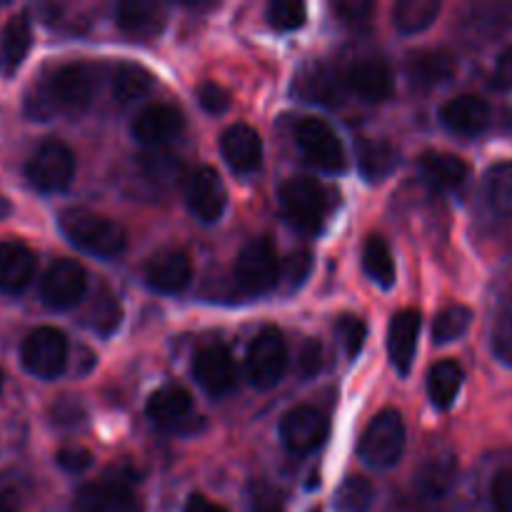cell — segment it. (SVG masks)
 I'll return each mask as SVG.
<instances>
[{
    "mask_svg": "<svg viewBox=\"0 0 512 512\" xmlns=\"http://www.w3.org/2000/svg\"><path fill=\"white\" fill-rule=\"evenodd\" d=\"M93 95V73L83 63H65L40 78L25 95V113L33 120L73 115L88 108Z\"/></svg>",
    "mask_w": 512,
    "mask_h": 512,
    "instance_id": "1",
    "label": "cell"
},
{
    "mask_svg": "<svg viewBox=\"0 0 512 512\" xmlns=\"http://www.w3.org/2000/svg\"><path fill=\"white\" fill-rule=\"evenodd\" d=\"M60 230L75 248L95 258H118L125 250V230L115 220L90 213V210H65L60 215Z\"/></svg>",
    "mask_w": 512,
    "mask_h": 512,
    "instance_id": "2",
    "label": "cell"
},
{
    "mask_svg": "<svg viewBox=\"0 0 512 512\" xmlns=\"http://www.w3.org/2000/svg\"><path fill=\"white\" fill-rule=\"evenodd\" d=\"M330 208H333V198L318 180L298 175L280 185V210H283L285 220L300 233H320Z\"/></svg>",
    "mask_w": 512,
    "mask_h": 512,
    "instance_id": "3",
    "label": "cell"
},
{
    "mask_svg": "<svg viewBox=\"0 0 512 512\" xmlns=\"http://www.w3.org/2000/svg\"><path fill=\"white\" fill-rule=\"evenodd\" d=\"M235 283L245 295H268L283 283V260L268 238H255L238 253Z\"/></svg>",
    "mask_w": 512,
    "mask_h": 512,
    "instance_id": "4",
    "label": "cell"
},
{
    "mask_svg": "<svg viewBox=\"0 0 512 512\" xmlns=\"http://www.w3.org/2000/svg\"><path fill=\"white\" fill-rule=\"evenodd\" d=\"M405 450L403 415L395 410H383L370 420L358 443V455L370 468H393Z\"/></svg>",
    "mask_w": 512,
    "mask_h": 512,
    "instance_id": "5",
    "label": "cell"
},
{
    "mask_svg": "<svg viewBox=\"0 0 512 512\" xmlns=\"http://www.w3.org/2000/svg\"><path fill=\"white\" fill-rule=\"evenodd\" d=\"M75 175V155L60 140H45L30 155L25 165V178L40 193H58L70 185Z\"/></svg>",
    "mask_w": 512,
    "mask_h": 512,
    "instance_id": "6",
    "label": "cell"
},
{
    "mask_svg": "<svg viewBox=\"0 0 512 512\" xmlns=\"http://www.w3.org/2000/svg\"><path fill=\"white\" fill-rule=\"evenodd\" d=\"M295 143L315 168L325 170V173H343L345 170L343 143L328 120L315 118V115L300 120L295 125Z\"/></svg>",
    "mask_w": 512,
    "mask_h": 512,
    "instance_id": "7",
    "label": "cell"
},
{
    "mask_svg": "<svg viewBox=\"0 0 512 512\" xmlns=\"http://www.w3.org/2000/svg\"><path fill=\"white\" fill-rule=\"evenodd\" d=\"M285 365H288V348H285L283 333L268 325L250 343L248 358H245L248 380L260 390L273 388L283 378Z\"/></svg>",
    "mask_w": 512,
    "mask_h": 512,
    "instance_id": "8",
    "label": "cell"
},
{
    "mask_svg": "<svg viewBox=\"0 0 512 512\" xmlns=\"http://www.w3.org/2000/svg\"><path fill=\"white\" fill-rule=\"evenodd\" d=\"M20 360L35 378H58L68 363V340L58 328H38L23 340Z\"/></svg>",
    "mask_w": 512,
    "mask_h": 512,
    "instance_id": "9",
    "label": "cell"
},
{
    "mask_svg": "<svg viewBox=\"0 0 512 512\" xmlns=\"http://www.w3.org/2000/svg\"><path fill=\"white\" fill-rule=\"evenodd\" d=\"M185 200H188L190 213L203 223H215L223 218L225 205H228V190H225L218 170L210 165L195 168L185 183Z\"/></svg>",
    "mask_w": 512,
    "mask_h": 512,
    "instance_id": "10",
    "label": "cell"
},
{
    "mask_svg": "<svg viewBox=\"0 0 512 512\" xmlns=\"http://www.w3.org/2000/svg\"><path fill=\"white\" fill-rule=\"evenodd\" d=\"M85 285H88V275L78 260H55L40 283V298L48 308L68 310L83 298Z\"/></svg>",
    "mask_w": 512,
    "mask_h": 512,
    "instance_id": "11",
    "label": "cell"
},
{
    "mask_svg": "<svg viewBox=\"0 0 512 512\" xmlns=\"http://www.w3.org/2000/svg\"><path fill=\"white\" fill-rule=\"evenodd\" d=\"M328 418L310 405L290 410L280 423V438L293 455H308L318 450L328 438Z\"/></svg>",
    "mask_w": 512,
    "mask_h": 512,
    "instance_id": "12",
    "label": "cell"
},
{
    "mask_svg": "<svg viewBox=\"0 0 512 512\" xmlns=\"http://www.w3.org/2000/svg\"><path fill=\"white\" fill-rule=\"evenodd\" d=\"M193 375L200 388L213 398L228 395L235 388V363L225 345H205L195 353Z\"/></svg>",
    "mask_w": 512,
    "mask_h": 512,
    "instance_id": "13",
    "label": "cell"
},
{
    "mask_svg": "<svg viewBox=\"0 0 512 512\" xmlns=\"http://www.w3.org/2000/svg\"><path fill=\"white\" fill-rule=\"evenodd\" d=\"M185 128V115L180 113L175 105L168 103H155L140 110L133 120V135L143 145L150 148H160V145L170 143L178 138Z\"/></svg>",
    "mask_w": 512,
    "mask_h": 512,
    "instance_id": "14",
    "label": "cell"
},
{
    "mask_svg": "<svg viewBox=\"0 0 512 512\" xmlns=\"http://www.w3.org/2000/svg\"><path fill=\"white\" fill-rule=\"evenodd\" d=\"M458 70V60L448 50H413L405 60V75L415 90H433L448 83Z\"/></svg>",
    "mask_w": 512,
    "mask_h": 512,
    "instance_id": "15",
    "label": "cell"
},
{
    "mask_svg": "<svg viewBox=\"0 0 512 512\" xmlns=\"http://www.w3.org/2000/svg\"><path fill=\"white\" fill-rule=\"evenodd\" d=\"M193 280V263L183 250H160L145 265V283L165 295H175Z\"/></svg>",
    "mask_w": 512,
    "mask_h": 512,
    "instance_id": "16",
    "label": "cell"
},
{
    "mask_svg": "<svg viewBox=\"0 0 512 512\" xmlns=\"http://www.w3.org/2000/svg\"><path fill=\"white\" fill-rule=\"evenodd\" d=\"M75 512H138V500L123 480H100L78 490Z\"/></svg>",
    "mask_w": 512,
    "mask_h": 512,
    "instance_id": "17",
    "label": "cell"
},
{
    "mask_svg": "<svg viewBox=\"0 0 512 512\" xmlns=\"http://www.w3.org/2000/svg\"><path fill=\"white\" fill-rule=\"evenodd\" d=\"M220 153L235 173L250 175L263 165V140L250 125H230L220 138Z\"/></svg>",
    "mask_w": 512,
    "mask_h": 512,
    "instance_id": "18",
    "label": "cell"
},
{
    "mask_svg": "<svg viewBox=\"0 0 512 512\" xmlns=\"http://www.w3.org/2000/svg\"><path fill=\"white\" fill-rule=\"evenodd\" d=\"M345 83H348V88L353 90V93L370 100V103H383V100H388L395 90L393 70H390V65L380 58L355 60L348 68Z\"/></svg>",
    "mask_w": 512,
    "mask_h": 512,
    "instance_id": "19",
    "label": "cell"
},
{
    "mask_svg": "<svg viewBox=\"0 0 512 512\" xmlns=\"http://www.w3.org/2000/svg\"><path fill=\"white\" fill-rule=\"evenodd\" d=\"M490 118H493V113H490L488 100H483L480 95H458V98L448 100L440 108V120H443L445 128L458 135H465V138L485 133Z\"/></svg>",
    "mask_w": 512,
    "mask_h": 512,
    "instance_id": "20",
    "label": "cell"
},
{
    "mask_svg": "<svg viewBox=\"0 0 512 512\" xmlns=\"http://www.w3.org/2000/svg\"><path fill=\"white\" fill-rule=\"evenodd\" d=\"M420 313L418 310H400L393 315L388 330V355L393 368L400 375L410 373V365H413L415 350H418V338H420Z\"/></svg>",
    "mask_w": 512,
    "mask_h": 512,
    "instance_id": "21",
    "label": "cell"
},
{
    "mask_svg": "<svg viewBox=\"0 0 512 512\" xmlns=\"http://www.w3.org/2000/svg\"><path fill=\"white\" fill-rule=\"evenodd\" d=\"M35 253L18 240L0 243V290L8 295L23 293L35 275Z\"/></svg>",
    "mask_w": 512,
    "mask_h": 512,
    "instance_id": "22",
    "label": "cell"
},
{
    "mask_svg": "<svg viewBox=\"0 0 512 512\" xmlns=\"http://www.w3.org/2000/svg\"><path fill=\"white\" fill-rule=\"evenodd\" d=\"M118 28L133 38H155L163 33L168 8L160 3H120L118 5Z\"/></svg>",
    "mask_w": 512,
    "mask_h": 512,
    "instance_id": "23",
    "label": "cell"
},
{
    "mask_svg": "<svg viewBox=\"0 0 512 512\" xmlns=\"http://www.w3.org/2000/svg\"><path fill=\"white\" fill-rule=\"evenodd\" d=\"M420 173L438 190H460L470 178V168L463 158L453 153H430L420 155Z\"/></svg>",
    "mask_w": 512,
    "mask_h": 512,
    "instance_id": "24",
    "label": "cell"
},
{
    "mask_svg": "<svg viewBox=\"0 0 512 512\" xmlns=\"http://www.w3.org/2000/svg\"><path fill=\"white\" fill-rule=\"evenodd\" d=\"M193 413V398L180 385H165L148 400V418L160 428H178Z\"/></svg>",
    "mask_w": 512,
    "mask_h": 512,
    "instance_id": "25",
    "label": "cell"
},
{
    "mask_svg": "<svg viewBox=\"0 0 512 512\" xmlns=\"http://www.w3.org/2000/svg\"><path fill=\"white\" fill-rule=\"evenodd\" d=\"M33 45V30H30L28 13H18L8 20L3 35H0V70L3 75H13L23 65Z\"/></svg>",
    "mask_w": 512,
    "mask_h": 512,
    "instance_id": "26",
    "label": "cell"
},
{
    "mask_svg": "<svg viewBox=\"0 0 512 512\" xmlns=\"http://www.w3.org/2000/svg\"><path fill=\"white\" fill-rule=\"evenodd\" d=\"M293 93L298 98L308 100V103H323V105H335L340 103V85L335 78L333 70H328L325 65H310L303 73L295 75Z\"/></svg>",
    "mask_w": 512,
    "mask_h": 512,
    "instance_id": "27",
    "label": "cell"
},
{
    "mask_svg": "<svg viewBox=\"0 0 512 512\" xmlns=\"http://www.w3.org/2000/svg\"><path fill=\"white\" fill-rule=\"evenodd\" d=\"M358 165L370 183H380L400 165V150L390 140H360Z\"/></svg>",
    "mask_w": 512,
    "mask_h": 512,
    "instance_id": "28",
    "label": "cell"
},
{
    "mask_svg": "<svg viewBox=\"0 0 512 512\" xmlns=\"http://www.w3.org/2000/svg\"><path fill=\"white\" fill-rule=\"evenodd\" d=\"M463 368H460L458 360L448 358V360H440L430 368L428 373V393L430 400H433L435 408L440 410H448L450 405L455 403L458 398L460 388H463Z\"/></svg>",
    "mask_w": 512,
    "mask_h": 512,
    "instance_id": "29",
    "label": "cell"
},
{
    "mask_svg": "<svg viewBox=\"0 0 512 512\" xmlns=\"http://www.w3.org/2000/svg\"><path fill=\"white\" fill-rule=\"evenodd\" d=\"M440 0H398L393 8V23L400 33H423L438 20Z\"/></svg>",
    "mask_w": 512,
    "mask_h": 512,
    "instance_id": "30",
    "label": "cell"
},
{
    "mask_svg": "<svg viewBox=\"0 0 512 512\" xmlns=\"http://www.w3.org/2000/svg\"><path fill=\"white\" fill-rule=\"evenodd\" d=\"M155 78L138 63H120L113 73V95L120 103H135L153 90Z\"/></svg>",
    "mask_w": 512,
    "mask_h": 512,
    "instance_id": "31",
    "label": "cell"
},
{
    "mask_svg": "<svg viewBox=\"0 0 512 512\" xmlns=\"http://www.w3.org/2000/svg\"><path fill=\"white\" fill-rule=\"evenodd\" d=\"M455 478V458L453 455L443 453L430 458L428 463L423 465L418 475H415V485H418L420 495L425 498H443L448 493V488L453 485Z\"/></svg>",
    "mask_w": 512,
    "mask_h": 512,
    "instance_id": "32",
    "label": "cell"
},
{
    "mask_svg": "<svg viewBox=\"0 0 512 512\" xmlns=\"http://www.w3.org/2000/svg\"><path fill=\"white\" fill-rule=\"evenodd\" d=\"M485 203L498 218L512 215V163L503 160L485 173Z\"/></svg>",
    "mask_w": 512,
    "mask_h": 512,
    "instance_id": "33",
    "label": "cell"
},
{
    "mask_svg": "<svg viewBox=\"0 0 512 512\" xmlns=\"http://www.w3.org/2000/svg\"><path fill=\"white\" fill-rule=\"evenodd\" d=\"M363 270L380 288H390L395 283V260L388 243L380 235H370L363 245Z\"/></svg>",
    "mask_w": 512,
    "mask_h": 512,
    "instance_id": "34",
    "label": "cell"
},
{
    "mask_svg": "<svg viewBox=\"0 0 512 512\" xmlns=\"http://www.w3.org/2000/svg\"><path fill=\"white\" fill-rule=\"evenodd\" d=\"M470 323H473V313L465 305H448L445 310H440L435 315L433 323V340L438 345H448L453 340L463 338L468 333Z\"/></svg>",
    "mask_w": 512,
    "mask_h": 512,
    "instance_id": "35",
    "label": "cell"
},
{
    "mask_svg": "<svg viewBox=\"0 0 512 512\" xmlns=\"http://www.w3.org/2000/svg\"><path fill=\"white\" fill-rule=\"evenodd\" d=\"M375 488L370 480L360 478V475H350L343 480V485L335 493V505L343 512H368L373 508Z\"/></svg>",
    "mask_w": 512,
    "mask_h": 512,
    "instance_id": "36",
    "label": "cell"
},
{
    "mask_svg": "<svg viewBox=\"0 0 512 512\" xmlns=\"http://www.w3.org/2000/svg\"><path fill=\"white\" fill-rule=\"evenodd\" d=\"M120 318H123V310L115 295L103 293L100 298H95L93 310H90V328L98 330L100 335H113L118 330Z\"/></svg>",
    "mask_w": 512,
    "mask_h": 512,
    "instance_id": "37",
    "label": "cell"
},
{
    "mask_svg": "<svg viewBox=\"0 0 512 512\" xmlns=\"http://www.w3.org/2000/svg\"><path fill=\"white\" fill-rule=\"evenodd\" d=\"M140 168L145 170L150 180L155 183H170V180L178 178L180 173V160L175 155L165 153V150H150V153L140 155Z\"/></svg>",
    "mask_w": 512,
    "mask_h": 512,
    "instance_id": "38",
    "label": "cell"
},
{
    "mask_svg": "<svg viewBox=\"0 0 512 512\" xmlns=\"http://www.w3.org/2000/svg\"><path fill=\"white\" fill-rule=\"evenodd\" d=\"M335 333H338L348 358H355V355H360L365 338H368V325H365V320L358 318V315H340V318L335 320Z\"/></svg>",
    "mask_w": 512,
    "mask_h": 512,
    "instance_id": "39",
    "label": "cell"
},
{
    "mask_svg": "<svg viewBox=\"0 0 512 512\" xmlns=\"http://www.w3.org/2000/svg\"><path fill=\"white\" fill-rule=\"evenodd\" d=\"M305 18H308V10H305L303 3H295V0H278V3H270L268 8L270 25L275 30H283V33L303 28Z\"/></svg>",
    "mask_w": 512,
    "mask_h": 512,
    "instance_id": "40",
    "label": "cell"
},
{
    "mask_svg": "<svg viewBox=\"0 0 512 512\" xmlns=\"http://www.w3.org/2000/svg\"><path fill=\"white\" fill-rule=\"evenodd\" d=\"M310 270H313V255L308 250H300V253H293L288 260L283 263V283L285 288L293 293L298 290L300 285L308 280Z\"/></svg>",
    "mask_w": 512,
    "mask_h": 512,
    "instance_id": "41",
    "label": "cell"
},
{
    "mask_svg": "<svg viewBox=\"0 0 512 512\" xmlns=\"http://www.w3.org/2000/svg\"><path fill=\"white\" fill-rule=\"evenodd\" d=\"M198 100L200 105L213 115L225 113V110L230 108V93L223 85L213 83V80H205V83L198 85Z\"/></svg>",
    "mask_w": 512,
    "mask_h": 512,
    "instance_id": "42",
    "label": "cell"
},
{
    "mask_svg": "<svg viewBox=\"0 0 512 512\" xmlns=\"http://www.w3.org/2000/svg\"><path fill=\"white\" fill-rule=\"evenodd\" d=\"M375 5L368 3V0H353V3H338L335 5V13L350 25V28H365L373 15Z\"/></svg>",
    "mask_w": 512,
    "mask_h": 512,
    "instance_id": "43",
    "label": "cell"
},
{
    "mask_svg": "<svg viewBox=\"0 0 512 512\" xmlns=\"http://www.w3.org/2000/svg\"><path fill=\"white\" fill-rule=\"evenodd\" d=\"M50 418H53V423L68 425V428H73V425L83 423L85 410H83V405H80L75 398H60L58 403L53 405V410H50Z\"/></svg>",
    "mask_w": 512,
    "mask_h": 512,
    "instance_id": "44",
    "label": "cell"
},
{
    "mask_svg": "<svg viewBox=\"0 0 512 512\" xmlns=\"http://www.w3.org/2000/svg\"><path fill=\"white\" fill-rule=\"evenodd\" d=\"M490 498H493L495 512H512V470H503V473L495 475Z\"/></svg>",
    "mask_w": 512,
    "mask_h": 512,
    "instance_id": "45",
    "label": "cell"
},
{
    "mask_svg": "<svg viewBox=\"0 0 512 512\" xmlns=\"http://www.w3.org/2000/svg\"><path fill=\"white\" fill-rule=\"evenodd\" d=\"M55 460H58V465L65 473H83L93 463V455L85 448H63L55 455Z\"/></svg>",
    "mask_w": 512,
    "mask_h": 512,
    "instance_id": "46",
    "label": "cell"
},
{
    "mask_svg": "<svg viewBox=\"0 0 512 512\" xmlns=\"http://www.w3.org/2000/svg\"><path fill=\"white\" fill-rule=\"evenodd\" d=\"M320 368H323V345L315 338H308L300 348V373H303V378H310Z\"/></svg>",
    "mask_w": 512,
    "mask_h": 512,
    "instance_id": "47",
    "label": "cell"
},
{
    "mask_svg": "<svg viewBox=\"0 0 512 512\" xmlns=\"http://www.w3.org/2000/svg\"><path fill=\"white\" fill-rule=\"evenodd\" d=\"M493 83L500 90H512V48L505 50L498 58V63H495Z\"/></svg>",
    "mask_w": 512,
    "mask_h": 512,
    "instance_id": "48",
    "label": "cell"
},
{
    "mask_svg": "<svg viewBox=\"0 0 512 512\" xmlns=\"http://www.w3.org/2000/svg\"><path fill=\"white\" fill-rule=\"evenodd\" d=\"M493 350L503 363L512 365V325H503V328L495 333L493 340Z\"/></svg>",
    "mask_w": 512,
    "mask_h": 512,
    "instance_id": "49",
    "label": "cell"
},
{
    "mask_svg": "<svg viewBox=\"0 0 512 512\" xmlns=\"http://www.w3.org/2000/svg\"><path fill=\"white\" fill-rule=\"evenodd\" d=\"M185 512H228V510L220 508L218 503L208 500L205 495H190L188 503H185Z\"/></svg>",
    "mask_w": 512,
    "mask_h": 512,
    "instance_id": "50",
    "label": "cell"
},
{
    "mask_svg": "<svg viewBox=\"0 0 512 512\" xmlns=\"http://www.w3.org/2000/svg\"><path fill=\"white\" fill-rule=\"evenodd\" d=\"M253 512H283V505H280L275 495L260 493L253 503Z\"/></svg>",
    "mask_w": 512,
    "mask_h": 512,
    "instance_id": "51",
    "label": "cell"
},
{
    "mask_svg": "<svg viewBox=\"0 0 512 512\" xmlns=\"http://www.w3.org/2000/svg\"><path fill=\"white\" fill-rule=\"evenodd\" d=\"M10 213H13V205H10L8 198H3V195H0V220L8 218Z\"/></svg>",
    "mask_w": 512,
    "mask_h": 512,
    "instance_id": "52",
    "label": "cell"
},
{
    "mask_svg": "<svg viewBox=\"0 0 512 512\" xmlns=\"http://www.w3.org/2000/svg\"><path fill=\"white\" fill-rule=\"evenodd\" d=\"M0 512H15L13 508H10L8 503H5V500H0Z\"/></svg>",
    "mask_w": 512,
    "mask_h": 512,
    "instance_id": "53",
    "label": "cell"
},
{
    "mask_svg": "<svg viewBox=\"0 0 512 512\" xmlns=\"http://www.w3.org/2000/svg\"><path fill=\"white\" fill-rule=\"evenodd\" d=\"M0 390H3V373H0Z\"/></svg>",
    "mask_w": 512,
    "mask_h": 512,
    "instance_id": "54",
    "label": "cell"
}]
</instances>
